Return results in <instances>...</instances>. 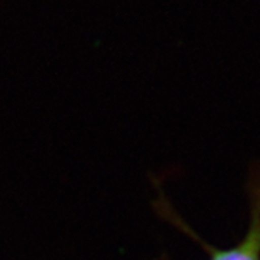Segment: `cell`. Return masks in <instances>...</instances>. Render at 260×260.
<instances>
[{
    "label": "cell",
    "instance_id": "obj_1",
    "mask_svg": "<svg viewBox=\"0 0 260 260\" xmlns=\"http://www.w3.org/2000/svg\"><path fill=\"white\" fill-rule=\"evenodd\" d=\"M153 182L158 189V197L152 203L155 213L168 224L174 225L179 232L191 237L195 243H198L208 254V260H260V165L250 168L246 181V191L249 198L247 230L239 242L227 249H218L204 242L175 211L164 189L158 185L156 179H153Z\"/></svg>",
    "mask_w": 260,
    "mask_h": 260
},
{
    "label": "cell",
    "instance_id": "obj_2",
    "mask_svg": "<svg viewBox=\"0 0 260 260\" xmlns=\"http://www.w3.org/2000/svg\"><path fill=\"white\" fill-rule=\"evenodd\" d=\"M160 260H167V257H164V259H160Z\"/></svg>",
    "mask_w": 260,
    "mask_h": 260
}]
</instances>
